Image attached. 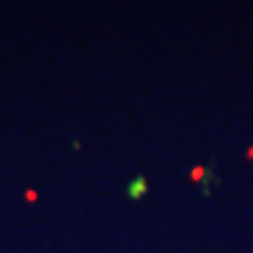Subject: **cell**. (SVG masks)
<instances>
[{
  "mask_svg": "<svg viewBox=\"0 0 253 253\" xmlns=\"http://www.w3.org/2000/svg\"><path fill=\"white\" fill-rule=\"evenodd\" d=\"M146 193H148V182H146V178L143 174H137L135 178L127 184V188H126L127 199L141 201Z\"/></svg>",
  "mask_w": 253,
  "mask_h": 253,
  "instance_id": "obj_1",
  "label": "cell"
}]
</instances>
